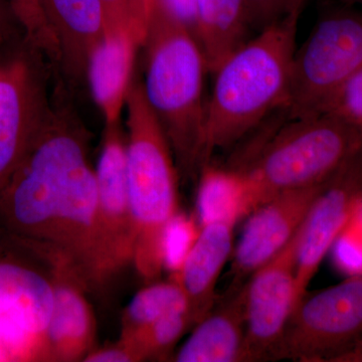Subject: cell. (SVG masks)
<instances>
[{
  "mask_svg": "<svg viewBox=\"0 0 362 362\" xmlns=\"http://www.w3.org/2000/svg\"><path fill=\"white\" fill-rule=\"evenodd\" d=\"M21 165L0 194V237L86 285L109 275L101 230L89 132L64 86Z\"/></svg>",
  "mask_w": 362,
  "mask_h": 362,
  "instance_id": "6da1fadb",
  "label": "cell"
},
{
  "mask_svg": "<svg viewBox=\"0 0 362 362\" xmlns=\"http://www.w3.org/2000/svg\"><path fill=\"white\" fill-rule=\"evenodd\" d=\"M299 16L259 30L228 54L214 71L206 105V164L216 149L242 139L272 112L284 108L296 51Z\"/></svg>",
  "mask_w": 362,
  "mask_h": 362,
  "instance_id": "7a4b0ae2",
  "label": "cell"
},
{
  "mask_svg": "<svg viewBox=\"0 0 362 362\" xmlns=\"http://www.w3.org/2000/svg\"><path fill=\"white\" fill-rule=\"evenodd\" d=\"M146 78L143 85L150 108L165 133L180 168L194 173L206 165L207 68L199 40L185 25L154 4L143 45Z\"/></svg>",
  "mask_w": 362,
  "mask_h": 362,
  "instance_id": "3957f363",
  "label": "cell"
},
{
  "mask_svg": "<svg viewBox=\"0 0 362 362\" xmlns=\"http://www.w3.org/2000/svg\"><path fill=\"white\" fill-rule=\"evenodd\" d=\"M125 105L128 194L134 233L132 262L140 276L152 283L164 270V230L178 214L177 175L170 144L141 83L131 82Z\"/></svg>",
  "mask_w": 362,
  "mask_h": 362,
  "instance_id": "277c9868",
  "label": "cell"
},
{
  "mask_svg": "<svg viewBox=\"0 0 362 362\" xmlns=\"http://www.w3.org/2000/svg\"><path fill=\"white\" fill-rule=\"evenodd\" d=\"M361 148V133L337 116L290 118L251 165L242 169L249 180L252 211L279 194L322 185Z\"/></svg>",
  "mask_w": 362,
  "mask_h": 362,
  "instance_id": "5b68a950",
  "label": "cell"
},
{
  "mask_svg": "<svg viewBox=\"0 0 362 362\" xmlns=\"http://www.w3.org/2000/svg\"><path fill=\"white\" fill-rule=\"evenodd\" d=\"M361 69L362 11L331 9L295 51L285 110L290 118L320 113L332 95Z\"/></svg>",
  "mask_w": 362,
  "mask_h": 362,
  "instance_id": "8992f818",
  "label": "cell"
},
{
  "mask_svg": "<svg viewBox=\"0 0 362 362\" xmlns=\"http://www.w3.org/2000/svg\"><path fill=\"white\" fill-rule=\"evenodd\" d=\"M362 340V273L305 295L293 311L280 359L340 361Z\"/></svg>",
  "mask_w": 362,
  "mask_h": 362,
  "instance_id": "52a82bcc",
  "label": "cell"
},
{
  "mask_svg": "<svg viewBox=\"0 0 362 362\" xmlns=\"http://www.w3.org/2000/svg\"><path fill=\"white\" fill-rule=\"evenodd\" d=\"M40 58L25 42L23 51L0 66V194L51 111Z\"/></svg>",
  "mask_w": 362,
  "mask_h": 362,
  "instance_id": "ba28073f",
  "label": "cell"
},
{
  "mask_svg": "<svg viewBox=\"0 0 362 362\" xmlns=\"http://www.w3.org/2000/svg\"><path fill=\"white\" fill-rule=\"evenodd\" d=\"M298 233L244 284L247 362L280 359L285 332L296 307Z\"/></svg>",
  "mask_w": 362,
  "mask_h": 362,
  "instance_id": "9c48e42d",
  "label": "cell"
},
{
  "mask_svg": "<svg viewBox=\"0 0 362 362\" xmlns=\"http://www.w3.org/2000/svg\"><path fill=\"white\" fill-rule=\"evenodd\" d=\"M361 197L362 148L326 181L298 233L296 307L308 292L323 259L349 225Z\"/></svg>",
  "mask_w": 362,
  "mask_h": 362,
  "instance_id": "30bf717a",
  "label": "cell"
},
{
  "mask_svg": "<svg viewBox=\"0 0 362 362\" xmlns=\"http://www.w3.org/2000/svg\"><path fill=\"white\" fill-rule=\"evenodd\" d=\"M40 257L0 237V325L44 340L54 308V271Z\"/></svg>",
  "mask_w": 362,
  "mask_h": 362,
  "instance_id": "8fae6325",
  "label": "cell"
},
{
  "mask_svg": "<svg viewBox=\"0 0 362 362\" xmlns=\"http://www.w3.org/2000/svg\"><path fill=\"white\" fill-rule=\"evenodd\" d=\"M325 182L279 194L259 204L247 216L233 252V286L242 285L245 279L289 244Z\"/></svg>",
  "mask_w": 362,
  "mask_h": 362,
  "instance_id": "7c38bea8",
  "label": "cell"
},
{
  "mask_svg": "<svg viewBox=\"0 0 362 362\" xmlns=\"http://www.w3.org/2000/svg\"><path fill=\"white\" fill-rule=\"evenodd\" d=\"M95 175L102 243L112 273L132 262L134 246L128 194L126 138L120 121L105 123Z\"/></svg>",
  "mask_w": 362,
  "mask_h": 362,
  "instance_id": "4fadbf2b",
  "label": "cell"
},
{
  "mask_svg": "<svg viewBox=\"0 0 362 362\" xmlns=\"http://www.w3.org/2000/svg\"><path fill=\"white\" fill-rule=\"evenodd\" d=\"M82 285L73 272L54 269V308L45 332L47 361H84L92 351L95 320Z\"/></svg>",
  "mask_w": 362,
  "mask_h": 362,
  "instance_id": "5bb4252c",
  "label": "cell"
},
{
  "mask_svg": "<svg viewBox=\"0 0 362 362\" xmlns=\"http://www.w3.org/2000/svg\"><path fill=\"white\" fill-rule=\"evenodd\" d=\"M173 358L176 362H247L244 284L233 286L223 301L216 302Z\"/></svg>",
  "mask_w": 362,
  "mask_h": 362,
  "instance_id": "9a60e30c",
  "label": "cell"
},
{
  "mask_svg": "<svg viewBox=\"0 0 362 362\" xmlns=\"http://www.w3.org/2000/svg\"><path fill=\"white\" fill-rule=\"evenodd\" d=\"M61 49L59 69L70 84L87 78L93 52L105 35L101 0H40Z\"/></svg>",
  "mask_w": 362,
  "mask_h": 362,
  "instance_id": "2e32d148",
  "label": "cell"
},
{
  "mask_svg": "<svg viewBox=\"0 0 362 362\" xmlns=\"http://www.w3.org/2000/svg\"><path fill=\"white\" fill-rule=\"evenodd\" d=\"M235 226L223 221L199 226V235L185 263L177 273L171 275L187 298L194 326L216 304V284L233 251Z\"/></svg>",
  "mask_w": 362,
  "mask_h": 362,
  "instance_id": "e0dca14e",
  "label": "cell"
},
{
  "mask_svg": "<svg viewBox=\"0 0 362 362\" xmlns=\"http://www.w3.org/2000/svg\"><path fill=\"white\" fill-rule=\"evenodd\" d=\"M139 45L129 30L106 33L90 56L87 80L105 123L120 121L132 82L136 47Z\"/></svg>",
  "mask_w": 362,
  "mask_h": 362,
  "instance_id": "ac0fdd59",
  "label": "cell"
},
{
  "mask_svg": "<svg viewBox=\"0 0 362 362\" xmlns=\"http://www.w3.org/2000/svg\"><path fill=\"white\" fill-rule=\"evenodd\" d=\"M197 39L214 73L223 59L247 40L252 30L245 0H197Z\"/></svg>",
  "mask_w": 362,
  "mask_h": 362,
  "instance_id": "d6986e66",
  "label": "cell"
},
{
  "mask_svg": "<svg viewBox=\"0 0 362 362\" xmlns=\"http://www.w3.org/2000/svg\"><path fill=\"white\" fill-rule=\"evenodd\" d=\"M252 211L251 190L242 169L202 168L197 194L199 226L223 221L237 225Z\"/></svg>",
  "mask_w": 362,
  "mask_h": 362,
  "instance_id": "ffe728a7",
  "label": "cell"
},
{
  "mask_svg": "<svg viewBox=\"0 0 362 362\" xmlns=\"http://www.w3.org/2000/svg\"><path fill=\"white\" fill-rule=\"evenodd\" d=\"M177 312L189 313L187 298L180 285L173 278L166 282H152L128 304L123 318L122 339L134 337L154 321Z\"/></svg>",
  "mask_w": 362,
  "mask_h": 362,
  "instance_id": "44dd1931",
  "label": "cell"
},
{
  "mask_svg": "<svg viewBox=\"0 0 362 362\" xmlns=\"http://www.w3.org/2000/svg\"><path fill=\"white\" fill-rule=\"evenodd\" d=\"M192 326L188 312H177L162 317L122 341L137 354L139 361L168 358L182 335Z\"/></svg>",
  "mask_w": 362,
  "mask_h": 362,
  "instance_id": "7402d4cb",
  "label": "cell"
},
{
  "mask_svg": "<svg viewBox=\"0 0 362 362\" xmlns=\"http://www.w3.org/2000/svg\"><path fill=\"white\" fill-rule=\"evenodd\" d=\"M25 33V42L59 66L61 49L40 0H8Z\"/></svg>",
  "mask_w": 362,
  "mask_h": 362,
  "instance_id": "603a6c76",
  "label": "cell"
},
{
  "mask_svg": "<svg viewBox=\"0 0 362 362\" xmlns=\"http://www.w3.org/2000/svg\"><path fill=\"white\" fill-rule=\"evenodd\" d=\"M194 221L178 213L169 221L162 237L161 252L164 270L177 273L199 235Z\"/></svg>",
  "mask_w": 362,
  "mask_h": 362,
  "instance_id": "cb8c5ba5",
  "label": "cell"
},
{
  "mask_svg": "<svg viewBox=\"0 0 362 362\" xmlns=\"http://www.w3.org/2000/svg\"><path fill=\"white\" fill-rule=\"evenodd\" d=\"M320 113L342 119L362 136V69L332 95Z\"/></svg>",
  "mask_w": 362,
  "mask_h": 362,
  "instance_id": "d4e9b609",
  "label": "cell"
},
{
  "mask_svg": "<svg viewBox=\"0 0 362 362\" xmlns=\"http://www.w3.org/2000/svg\"><path fill=\"white\" fill-rule=\"evenodd\" d=\"M252 30L257 32L290 16H300L306 0H245Z\"/></svg>",
  "mask_w": 362,
  "mask_h": 362,
  "instance_id": "484cf974",
  "label": "cell"
},
{
  "mask_svg": "<svg viewBox=\"0 0 362 362\" xmlns=\"http://www.w3.org/2000/svg\"><path fill=\"white\" fill-rule=\"evenodd\" d=\"M101 4L103 8L105 35L129 30L136 37L131 18L130 0H101Z\"/></svg>",
  "mask_w": 362,
  "mask_h": 362,
  "instance_id": "4316f807",
  "label": "cell"
},
{
  "mask_svg": "<svg viewBox=\"0 0 362 362\" xmlns=\"http://www.w3.org/2000/svg\"><path fill=\"white\" fill-rule=\"evenodd\" d=\"M154 4L185 25L197 37V0H154Z\"/></svg>",
  "mask_w": 362,
  "mask_h": 362,
  "instance_id": "83f0119b",
  "label": "cell"
},
{
  "mask_svg": "<svg viewBox=\"0 0 362 362\" xmlns=\"http://www.w3.org/2000/svg\"><path fill=\"white\" fill-rule=\"evenodd\" d=\"M87 362H131L139 361L134 351L121 341L114 346L92 350L84 358Z\"/></svg>",
  "mask_w": 362,
  "mask_h": 362,
  "instance_id": "f1b7e54d",
  "label": "cell"
},
{
  "mask_svg": "<svg viewBox=\"0 0 362 362\" xmlns=\"http://www.w3.org/2000/svg\"><path fill=\"white\" fill-rule=\"evenodd\" d=\"M153 6L154 0H130L133 30L141 45L146 35Z\"/></svg>",
  "mask_w": 362,
  "mask_h": 362,
  "instance_id": "f546056e",
  "label": "cell"
},
{
  "mask_svg": "<svg viewBox=\"0 0 362 362\" xmlns=\"http://www.w3.org/2000/svg\"><path fill=\"white\" fill-rule=\"evenodd\" d=\"M18 30L23 32L8 0H0V47L13 39L14 33H18Z\"/></svg>",
  "mask_w": 362,
  "mask_h": 362,
  "instance_id": "4dcf8cb0",
  "label": "cell"
},
{
  "mask_svg": "<svg viewBox=\"0 0 362 362\" xmlns=\"http://www.w3.org/2000/svg\"><path fill=\"white\" fill-rule=\"evenodd\" d=\"M340 361L362 362V340L354 349L350 350L346 356H343Z\"/></svg>",
  "mask_w": 362,
  "mask_h": 362,
  "instance_id": "1f68e13d",
  "label": "cell"
},
{
  "mask_svg": "<svg viewBox=\"0 0 362 362\" xmlns=\"http://www.w3.org/2000/svg\"><path fill=\"white\" fill-rule=\"evenodd\" d=\"M350 223H354L359 228V232L362 235V197L357 204L356 211H354V216H352Z\"/></svg>",
  "mask_w": 362,
  "mask_h": 362,
  "instance_id": "d6a6232c",
  "label": "cell"
},
{
  "mask_svg": "<svg viewBox=\"0 0 362 362\" xmlns=\"http://www.w3.org/2000/svg\"><path fill=\"white\" fill-rule=\"evenodd\" d=\"M347 1H351V2H362V0H347Z\"/></svg>",
  "mask_w": 362,
  "mask_h": 362,
  "instance_id": "836d02e7",
  "label": "cell"
}]
</instances>
